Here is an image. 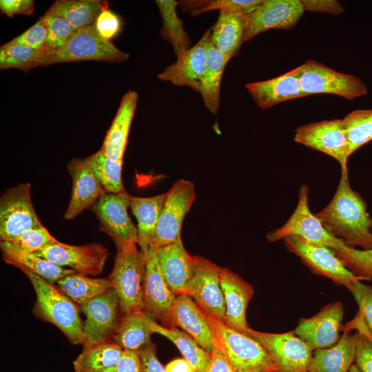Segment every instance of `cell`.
I'll return each instance as SVG.
<instances>
[{
    "instance_id": "816d5d0a",
    "label": "cell",
    "mask_w": 372,
    "mask_h": 372,
    "mask_svg": "<svg viewBox=\"0 0 372 372\" xmlns=\"http://www.w3.org/2000/svg\"><path fill=\"white\" fill-rule=\"evenodd\" d=\"M33 0H1L0 10L8 17L16 14L30 15L34 12Z\"/></svg>"
},
{
    "instance_id": "83f0119b",
    "label": "cell",
    "mask_w": 372,
    "mask_h": 372,
    "mask_svg": "<svg viewBox=\"0 0 372 372\" xmlns=\"http://www.w3.org/2000/svg\"><path fill=\"white\" fill-rule=\"evenodd\" d=\"M166 192L151 197H130V207L137 220L138 245L146 254L153 237Z\"/></svg>"
},
{
    "instance_id": "f907efd6",
    "label": "cell",
    "mask_w": 372,
    "mask_h": 372,
    "mask_svg": "<svg viewBox=\"0 0 372 372\" xmlns=\"http://www.w3.org/2000/svg\"><path fill=\"white\" fill-rule=\"evenodd\" d=\"M140 357L143 372H167L158 360L156 346L151 342L137 351Z\"/></svg>"
},
{
    "instance_id": "5b68a950",
    "label": "cell",
    "mask_w": 372,
    "mask_h": 372,
    "mask_svg": "<svg viewBox=\"0 0 372 372\" xmlns=\"http://www.w3.org/2000/svg\"><path fill=\"white\" fill-rule=\"evenodd\" d=\"M296 68L306 96L331 94L352 100L367 94L366 86L360 78L335 71L322 63L308 60Z\"/></svg>"
},
{
    "instance_id": "b9f144b4",
    "label": "cell",
    "mask_w": 372,
    "mask_h": 372,
    "mask_svg": "<svg viewBox=\"0 0 372 372\" xmlns=\"http://www.w3.org/2000/svg\"><path fill=\"white\" fill-rule=\"evenodd\" d=\"M349 326L357 330L354 364L360 372H372V337L359 312Z\"/></svg>"
},
{
    "instance_id": "681fc988",
    "label": "cell",
    "mask_w": 372,
    "mask_h": 372,
    "mask_svg": "<svg viewBox=\"0 0 372 372\" xmlns=\"http://www.w3.org/2000/svg\"><path fill=\"white\" fill-rule=\"evenodd\" d=\"M105 372H143L138 351L124 349L118 362Z\"/></svg>"
},
{
    "instance_id": "7c38bea8",
    "label": "cell",
    "mask_w": 372,
    "mask_h": 372,
    "mask_svg": "<svg viewBox=\"0 0 372 372\" xmlns=\"http://www.w3.org/2000/svg\"><path fill=\"white\" fill-rule=\"evenodd\" d=\"M83 322V346L110 340L123 316L118 295L114 288L79 307Z\"/></svg>"
},
{
    "instance_id": "74e56055",
    "label": "cell",
    "mask_w": 372,
    "mask_h": 372,
    "mask_svg": "<svg viewBox=\"0 0 372 372\" xmlns=\"http://www.w3.org/2000/svg\"><path fill=\"white\" fill-rule=\"evenodd\" d=\"M84 160L105 192L117 194L125 192L121 176L123 161L110 158L101 150Z\"/></svg>"
},
{
    "instance_id": "cb8c5ba5",
    "label": "cell",
    "mask_w": 372,
    "mask_h": 372,
    "mask_svg": "<svg viewBox=\"0 0 372 372\" xmlns=\"http://www.w3.org/2000/svg\"><path fill=\"white\" fill-rule=\"evenodd\" d=\"M156 249L161 271L169 287L176 296L184 293L194 273L196 256L188 254L181 239Z\"/></svg>"
},
{
    "instance_id": "5bb4252c",
    "label": "cell",
    "mask_w": 372,
    "mask_h": 372,
    "mask_svg": "<svg viewBox=\"0 0 372 372\" xmlns=\"http://www.w3.org/2000/svg\"><path fill=\"white\" fill-rule=\"evenodd\" d=\"M294 141L335 158L341 169L348 168L349 143L342 119L324 120L296 129Z\"/></svg>"
},
{
    "instance_id": "9f6ffc18",
    "label": "cell",
    "mask_w": 372,
    "mask_h": 372,
    "mask_svg": "<svg viewBox=\"0 0 372 372\" xmlns=\"http://www.w3.org/2000/svg\"><path fill=\"white\" fill-rule=\"evenodd\" d=\"M349 372H360V370L358 369V367L355 366V364H353L351 366V368H350Z\"/></svg>"
},
{
    "instance_id": "484cf974",
    "label": "cell",
    "mask_w": 372,
    "mask_h": 372,
    "mask_svg": "<svg viewBox=\"0 0 372 372\" xmlns=\"http://www.w3.org/2000/svg\"><path fill=\"white\" fill-rule=\"evenodd\" d=\"M357 333L348 327L333 346L313 351L308 372H349L354 364Z\"/></svg>"
},
{
    "instance_id": "277c9868",
    "label": "cell",
    "mask_w": 372,
    "mask_h": 372,
    "mask_svg": "<svg viewBox=\"0 0 372 372\" xmlns=\"http://www.w3.org/2000/svg\"><path fill=\"white\" fill-rule=\"evenodd\" d=\"M205 313L216 340L236 372H276L275 364L258 342L229 327L209 313Z\"/></svg>"
},
{
    "instance_id": "f6af8a7d",
    "label": "cell",
    "mask_w": 372,
    "mask_h": 372,
    "mask_svg": "<svg viewBox=\"0 0 372 372\" xmlns=\"http://www.w3.org/2000/svg\"><path fill=\"white\" fill-rule=\"evenodd\" d=\"M335 254L344 266L355 276L362 280H372V249L362 250L349 247L344 251Z\"/></svg>"
},
{
    "instance_id": "30bf717a",
    "label": "cell",
    "mask_w": 372,
    "mask_h": 372,
    "mask_svg": "<svg viewBox=\"0 0 372 372\" xmlns=\"http://www.w3.org/2000/svg\"><path fill=\"white\" fill-rule=\"evenodd\" d=\"M31 185L20 183L5 191L0 198V240L10 242L24 231L40 227L31 200Z\"/></svg>"
},
{
    "instance_id": "11a10c76",
    "label": "cell",
    "mask_w": 372,
    "mask_h": 372,
    "mask_svg": "<svg viewBox=\"0 0 372 372\" xmlns=\"http://www.w3.org/2000/svg\"><path fill=\"white\" fill-rule=\"evenodd\" d=\"M167 372H194L190 364L184 358H177L165 366Z\"/></svg>"
},
{
    "instance_id": "e575fe53",
    "label": "cell",
    "mask_w": 372,
    "mask_h": 372,
    "mask_svg": "<svg viewBox=\"0 0 372 372\" xmlns=\"http://www.w3.org/2000/svg\"><path fill=\"white\" fill-rule=\"evenodd\" d=\"M150 327L154 333L167 338L176 346L194 372H207L211 353L203 349L192 337L177 327H166L152 319Z\"/></svg>"
},
{
    "instance_id": "6f0895ef",
    "label": "cell",
    "mask_w": 372,
    "mask_h": 372,
    "mask_svg": "<svg viewBox=\"0 0 372 372\" xmlns=\"http://www.w3.org/2000/svg\"><path fill=\"white\" fill-rule=\"evenodd\" d=\"M245 372H250V371H245Z\"/></svg>"
},
{
    "instance_id": "4fadbf2b",
    "label": "cell",
    "mask_w": 372,
    "mask_h": 372,
    "mask_svg": "<svg viewBox=\"0 0 372 372\" xmlns=\"http://www.w3.org/2000/svg\"><path fill=\"white\" fill-rule=\"evenodd\" d=\"M283 240L286 248L299 256L313 273L328 278L347 289L362 280L344 266L331 248L309 243L296 236H290Z\"/></svg>"
},
{
    "instance_id": "2e32d148",
    "label": "cell",
    "mask_w": 372,
    "mask_h": 372,
    "mask_svg": "<svg viewBox=\"0 0 372 372\" xmlns=\"http://www.w3.org/2000/svg\"><path fill=\"white\" fill-rule=\"evenodd\" d=\"M304 12L300 0H263L253 11L245 14L242 41L271 29L291 30Z\"/></svg>"
},
{
    "instance_id": "d6986e66",
    "label": "cell",
    "mask_w": 372,
    "mask_h": 372,
    "mask_svg": "<svg viewBox=\"0 0 372 372\" xmlns=\"http://www.w3.org/2000/svg\"><path fill=\"white\" fill-rule=\"evenodd\" d=\"M343 316L341 302L329 303L315 316L301 318L293 331L313 351L329 348L336 344L341 336Z\"/></svg>"
},
{
    "instance_id": "7a4b0ae2",
    "label": "cell",
    "mask_w": 372,
    "mask_h": 372,
    "mask_svg": "<svg viewBox=\"0 0 372 372\" xmlns=\"http://www.w3.org/2000/svg\"><path fill=\"white\" fill-rule=\"evenodd\" d=\"M30 281L36 294L35 317L56 327L73 344H83V322L79 307L54 283L20 268Z\"/></svg>"
},
{
    "instance_id": "9c48e42d",
    "label": "cell",
    "mask_w": 372,
    "mask_h": 372,
    "mask_svg": "<svg viewBox=\"0 0 372 372\" xmlns=\"http://www.w3.org/2000/svg\"><path fill=\"white\" fill-rule=\"evenodd\" d=\"M196 198L195 186L191 181L179 179L166 192L151 245L155 248L181 239L183 221Z\"/></svg>"
},
{
    "instance_id": "8fae6325",
    "label": "cell",
    "mask_w": 372,
    "mask_h": 372,
    "mask_svg": "<svg viewBox=\"0 0 372 372\" xmlns=\"http://www.w3.org/2000/svg\"><path fill=\"white\" fill-rule=\"evenodd\" d=\"M131 196L125 192H104L89 208L100 223V230L114 242L116 249L129 242L138 244V231L131 220L127 209Z\"/></svg>"
},
{
    "instance_id": "44dd1931",
    "label": "cell",
    "mask_w": 372,
    "mask_h": 372,
    "mask_svg": "<svg viewBox=\"0 0 372 372\" xmlns=\"http://www.w3.org/2000/svg\"><path fill=\"white\" fill-rule=\"evenodd\" d=\"M172 327H178L211 353L215 337L205 312L188 295H177L171 311Z\"/></svg>"
},
{
    "instance_id": "ba28073f",
    "label": "cell",
    "mask_w": 372,
    "mask_h": 372,
    "mask_svg": "<svg viewBox=\"0 0 372 372\" xmlns=\"http://www.w3.org/2000/svg\"><path fill=\"white\" fill-rule=\"evenodd\" d=\"M258 342L276 367V372H308L313 350L293 331L271 333L249 328L243 332Z\"/></svg>"
},
{
    "instance_id": "d6a6232c",
    "label": "cell",
    "mask_w": 372,
    "mask_h": 372,
    "mask_svg": "<svg viewBox=\"0 0 372 372\" xmlns=\"http://www.w3.org/2000/svg\"><path fill=\"white\" fill-rule=\"evenodd\" d=\"M211 28L210 41L222 53L231 59L242 44L245 29V14L219 13Z\"/></svg>"
},
{
    "instance_id": "4316f807",
    "label": "cell",
    "mask_w": 372,
    "mask_h": 372,
    "mask_svg": "<svg viewBox=\"0 0 372 372\" xmlns=\"http://www.w3.org/2000/svg\"><path fill=\"white\" fill-rule=\"evenodd\" d=\"M137 99L138 93L132 90L123 96L102 144L100 150L114 161H123Z\"/></svg>"
},
{
    "instance_id": "836d02e7",
    "label": "cell",
    "mask_w": 372,
    "mask_h": 372,
    "mask_svg": "<svg viewBox=\"0 0 372 372\" xmlns=\"http://www.w3.org/2000/svg\"><path fill=\"white\" fill-rule=\"evenodd\" d=\"M123 350L111 340L85 346L73 362L74 372H105L118 362Z\"/></svg>"
},
{
    "instance_id": "f546056e",
    "label": "cell",
    "mask_w": 372,
    "mask_h": 372,
    "mask_svg": "<svg viewBox=\"0 0 372 372\" xmlns=\"http://www.w3.org/2000/svg\"><path fill=\"white\" fill-rule=\"evenodd\" d=\"M0 246L3 259L6 263L19 269H26L50 282L57 283L66 276L76 273L74 270L61 267L35 254L17 251L4 242H0Z\"/></svg>"
},
{
    "instance_id": "d4e9b609",
    "label": "cell",
    "mask_w": 372,
    "mask_h": 372,
    "mask_svg": "<svg viewBox=\"0 0 372 372\" xmlns=\"http://www.w3.org/2000/svg\"><path fill=\"white\" fill-rule=\"evenodd\" d=\"M256 103L262 109L284 101L307 96L300 87L297 68L276 78L245 85Z\"/></svg>"
},
{
    "instance_id": "d590c367",
    "label": "cell",
    "mask_w": 372,
    "mask_h": 372,
    "mask_svg": "<svg viewBox=\"0 0 372 372\" xmlns=\"http://www.w3.org/2000/svg\"><path fill=\"white\" fill-rule=\"evenodd\" d=\"M57 287L79 307L113 288L108 277L94 278L76 272L63 278Z\"/></svg>"
},
{
    "instance_id": "f35d334b",
    "label": "cell",
    "mask_w": 372,
    "mask_h": 372,
    "mask_svg": "<svg viewBox=\"0 0 372 372\" xmlns=\"http://www.w3.org/2000/svg\"><path fill=\"white\" fill-rule=\"evenodd\" d=\"M46 56L43 50L8 41L0 48V68H15L26 72L42 65Z\"/></svg>"
},
{
    "instance_id": "f5cc1de1",
    "label": "cell",
    "mask_w": 372,
    "mask_h": 372,
    "mask_svg": "<svg viewBox=\"0 0 372 372\" xmlns=\"http://www.w3.org/2000/svg\"><path fill=\"white\" fill-rule=\"evenodd\" d=\"M207 372H236L216 339Z\"/></svg>"
},
{
    "instance_id": "7dc6e473",
    "label": "cell",
    "mask_w": 372,
    "mask_h": 372,
    "mask_svg": "<svg viewBox=\"0 0 372 372\" xmlns=\"http://www.w3.org/2000/svg\"><path fill=\"white\" fill-rule=\"evenodd\" d=\"M349 290L355 298L358 305V312L372 337V287L358 281Z\"/></svg>"
},
{
    "instance_id": "ee69618b",
    "label": "cell",
    "mask_w": 372,
    "mask_h": 372,
    "mask_svg": "<svg viewBox=\"0 0 372 372\" xmlns=\"http://www.w3.org/2000/svg\"><path fill=\"white\" fill-rule=\"evenodd\" d=\"M45 14L48 19V33L46 41L48 56L62 50L71 40L76 30L64 18L47 13Z\"/></svg>"
},
{
    "instance_id": "ffe728a7",
    "label": "cell",
    "mask_w": 372,
    "mask_h": 372,
    "mask_svg": "<svg viewBox=\"0 0 372 372\" xmlns=\"http://www.w3.org/2000/svg\"><path fill=\"white\" fill-rule=\"evenodd\" d=\"M211 29L207 30L198 43L157 75L158 79L177 86H187L199 92L205 70L207 44Z\"/></svg>"
},
{
    "instance_id": "c3c4849f",
    "label": "cell",
    "mask_w": 372,
    "mask_h": 372,
    "mask_svg": "<svg viewBox=\"0 0 372 372\" xmlns=\"http://www.w3.org/2000/svg\"><path fill=\"white\" fill-rule=\"evenodd\" d=\"M94 24L98 33L108 41L118 34L122 25L119 16L108 7L103 10Z\"/></svg>"
},
{
    "instance_id": "9a60e30c",
    "label": "cell",
    "mask_w": 372,
    "mask_h": 372,
    "mask_svg": "<svg viewBox=\"0 0 372 372\" xmlns=\"http://www.w3.org/2000/svg\"><path fill=\"white\" fill-rule=\"evenodd\" d=\"M35 254L79 273L96 276L103 272L109 251L100 243L72 245L56 240Z\"/></svg>"
},
{
    "instance_id": "e0dca14e",
    "label": "cell",
    "mask_w": 372,
    "mask_h": 372,
    "mask_svg": "<svg viewBox=\"0 0 372 372\" xmlns=\"http://www.w3.org/2000/svg\"><path fill=\"white\" fill-rule=\"evenodd\" d=\"M220 267L196 256L194 273L185 289L205 312L225 322V304L220 282Z\"/></svg>"
},
{
    "instance_id": "8d00e7d4",
    "label": "cell",
    "mask_w": 372,
    "mask_h": 372,
    "mask_svg": "<svg viewBox=\"0 0 372 372\" xmlns=\"http://www.w3.org/2000/svg\"><path fill=\"white\" fill-rule=\"evenodd\" d=\"M156 3L163 20L161 34L172 45L176 57H178L191 48L189 37L177 15L176 6L178 2L158 0Z\"/></svg>"
},
{
    "instance_id": "3957f363",
    "label": "cell",
    "mask_w": 372,
    "mask_h": 372,
    "mask_svg": "<svg viewBox=\"0 0 372 372\" xmlns=\"http://www.w3.org/2000/svg\"><path fill=\"white\" fill-rule=\"evenodd\" d=\"M137 245L132 242L116 249L114 267L108 276L118 295L123 315L145 310L146 256Z\"/></svg>"
},
{
    "instance_id": "60d3db41",
    "label": "cell",
    "mask_w": 372,
    "mask_h": 372,
    "mask_svg": "<svg viewBox=\"0 0 372 372\" xmlns=\"http://www.w3.org/2000/svg\"><path fill=\"white\" fill-rule=\"evenodd\" d=\"M349 143L350 156L372 141V110H357L342 118Z\"/></svg>"
},
{
    "instance_id": "7402d4cb",
    "label": "cell",
    "mask_w": 372,
    "mask_h": 372,
    "mask_svg": "<svg viewBox=\"0 0 372 372\" xmlns=\"http://www.w3.org/2000/svg\"><path fill=\"white\" fill-rule=\"evenodd\" d=\"M220 282L225 304V324L243 333L247 325L246 312L254 289L251 285L227 268L220 267Z\"/></svg>"
},
{
    "instance_id": "4dcf8cb0",
    "label": "cell",
    "mask_w": 372,
    "mask_h": 372,
    "mask_svg": "<svg viewBox=\"0 0 372 372\" xmlns=\"http://www.w3.org/2000/svg\"><path fill=\"white\" fill-rule=\"evenodd\" d=\"M108 7L105 1L58 0L46 12L67 20L75 30L93 25L103 9Z\"/></svg>"
},
{
    "instance_id": "db71d44e",
    "label": "cell",
    "mask_w": 372,
    "mask_h": 372,
    "mask_svg": "<svg viewBox=\"0 0 372 372\" xmlns=\"http://www.w3.org/2000/svg\"><path fill=\"white\" fill-rule=\"evenodd\" d=\"M304 11L312 12H324L331 14H340L343 7L335 0H301Z\"/></svg>"
},
{
    "instance_id": "6da1fadb",
    "label": "cell",
    "mask_w": 372,
    "mask_h": 372,
    "mask_svg": "<svg viewBox=\"0 0 372 372\" xmlns=\"http://www.w3.org/2000/svg\"><path fill=\"white\" fill-rule=\"evenodd\" d=\"M366 204L350 186L348 168L341 169V177L330 203L316 216L325 229L349 247L372 249V218Z\"/></svg>"
},
{
    "instance_id": "7bdbcfd3",
    "label": "cell",
    "mask_w": 372,
    "mask_h": 372,
    "mask_svg": "<svg viewBox=\"0 0 372 372\" xmlns=\"http://www.w3.org/2000/svg\"><path fill=\"white\" fill-rule=\"evenodd\" d=\"M56 240L48 229L41 225L24 231L10 242H4L20 252L35 254Z\"/></svg>"
},
{
    "instance_id": "8992f818",
    "label": "cell",
    "mask_w": 372,
    "mask_h": 372,
    "mask_svg": "<svg viewBox=\"0 0 372 372\" xmlns=\"http://www.w3.org/2000/svg\"><path fill=\"white\" fill-rule=\"evenodd\" d=\"M290 236H296L304 240L331 248L336 252L346 251L349 247L333 237L324 227L320 220L309 207V187L302 185L297 206L288 220L280 228L267 236L269 242H276Z\"/></svg>"
},
{
    "instance_id": "1f68e13d",
    "label": "cell",
    "mask_w": 372,
    "mask_h": 372,
    "mask_svg": "<svg viewBox=\"0 0 372 372\" xmlns=\"http://www.w3.org/2000/svg\"><path fill=\"white\" fill-rule=\"evenodd\" d=\"M151 319L144 311L123 315L112 340L123 349L139 350L151 342Z\"/></svg>"
},
{
    "instance_id": "52a82bcc",
    "label": "cell",
    "mask_w": 372,
    "mask_h": 372,
    "mask_svg": "<svg viewBox=\"0 0 372 372\" xmlns=\"http://www.w3.org/2000/svg\"><path fill=\"white\" fill-rule=\"evenodd\" d=\"M128 58V54L103 38L93 24L76 30L62 50L45 57L42 65L89 60L117 63Z\"/></svg>"
},
{
    "instance_id": "ac0fdd59",
    "label": "cell",
    "mask_w": 372,
    "mask_h": 372,
    "mask_svg": "<svg viewBox=\"0 0 372 372\" xmlns=\"http://www.w3.org/2000/svg\"><path fill=\"white\" fill-rule=\"evenodd\" d=\"M146 271L143 283L144 312L166 327H172L171 311L176 295L165 280L156 255V249L150 246L146 252Z\"/></svg>"
},
{
    "instance_id": "bcb514c9",
    "label": "cell",
    "mask_w": 372,
    "mask_h": 372,
    "mask_svg": "<svg viewBox=\"0 0 372 372\" xmlns=\"http://www.w3.org/2000/svg\"><path fill=\"white\" fill-rule=\"evenodd\" d=\"M48 33V19L44 14L36 23L9 42L43 50L48 56L46 50Z\"/></svg>"
},
{
    "instance_id": "ab89813d",
    "label": "cell",
    "mask_w": 372,
    "mask_h": 372,
    "mask_svg": "<svg viewBox=\"0 0 372 372\" xmlns=\"http://www.w3.org/2000/svg\"><path fill=\"white\" fill-rule=\"evenodd\" d=\"M263 0H205L178 2L182 10L193 16L211 10L227 14H247L253 11Z\"/></svg>"
},
{
    "instance_id": "603a6c76",
    "label": "cell",
    "mask_w": 372,
    "mask_h": 372,
    "mask_svg": "<svg viewBox=\"0 0 372 372\" xmlns=\"http://www.w3.org/2000/svg\"><path fill=\"white\" fill-rule=\"evenodd\" d=\"M67 167L72 187L63 218L71 220L84 209L90 208L105 192L84 158H72Z\"/></svg>"
},
{
    "instance_id": "f1b7e54d",
    "label": "cell",
    "mask_w": 372,
    "mask_h": 372,
    "mask_svg": "<svg viewBox=\"0 0 372 372\" xmlns=\"http://www.w3.org/2000/svg\"><path fill=\"white\" fill-rule=\"evenodd\" d=\"M230 59L213 45L209 38L205 70L199 93L205 107L212 114H216L219 109L222 77L225 68Z\"/></svg>"
}]
</instances>
